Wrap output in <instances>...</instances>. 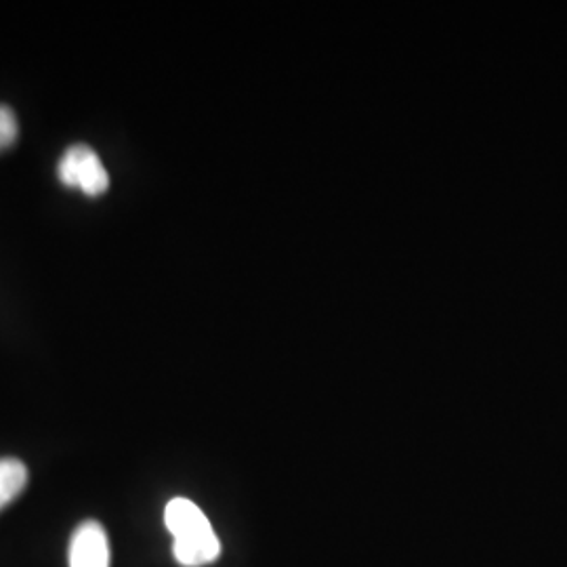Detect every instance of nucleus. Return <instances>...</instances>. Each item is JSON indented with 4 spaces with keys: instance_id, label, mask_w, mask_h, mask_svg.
<instances>
[{
    "instance_id": "nucleus-1",
    "label": "nucleus",
    "mask_w": 567,
    "mask_h": 567,
    "mask_svg": "<svg viewBox=\"0 0 567 567\" xmlns=\"http://www.w3.org/2000/svg\"><path fill=\"white\" fill-rule=\"evenodd\" d=\"M164 526L173 534V555L179 566H208L219 559L221 543L203 508L189 498L179 496L166 505Z\"/></svg>"
},
{
    "instance_id": "nucleus-2",
    "label": "nucleus",
    "mask_w": 567,
    "mask_h": 567,
    "mask_svg": "<svg viewBox=\"0 0 567 567\" xmlns=\"http://www.w3.org/2000/svg\"><path fill=\"white\" fill-rule=\"evenodd\" d=\"M60 182L68 187L81 189L86 196H102L110 187V175L100 156L84 143L72 145L58 166Z\"/></svg>"
},
{
    "instance_id": "nucleus-3",
    "label": "nucleus",
    "mask_w": 567,
    "mask_h": 567,
    "mask_svg": "<svg viewBox=\"0 0 567 567\" xmlns=\"http://www.w3.org/2000/svg\"><path fill=\"white\" fill-rule=\"evenodd\" d=\"M70 567H110V543L100 522L89 519L70 540Z\"/></svg>"
},
{
    "instance_id": "nucleus-4",
    "label": "nucleus",
    "mask_w": 567,
    "mask_h": 567,
    "mask_svg": "<svg viewBox=\"0 0 567 567\" xmlns=\"http://www.w3.org/2000/svg\"><path fill=\"white\" fill-rule=\"evenodd\" d=\"M28 486V468L18 458H0V511L9 507Z\"/></svg>"
},
{
    "instance_id": "nucleus-5",
    "label": "nucleus",
    "mask_w": 567,
    "mask_h": 567,
    "mask_svg": "<svg viewBox=\"0 0 567 567\" xmlns=\"http://www.w3.org/2000/svg\"><path fill=\"white\" fill-rule=\"evenodd\" d=\"M18 118L16 114L7 107V105H0V150H7L9 145H13V142L18 140Z\"/></svg>"
}]
</instances>
